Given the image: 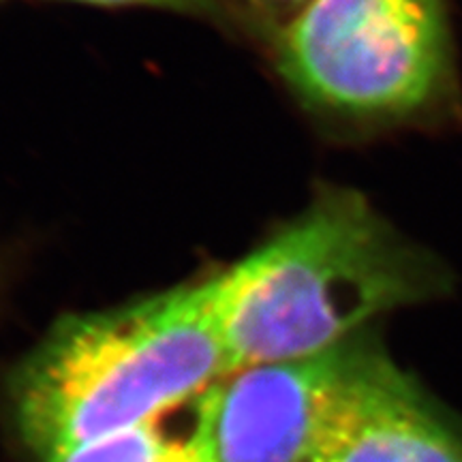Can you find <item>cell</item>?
<instances>
[{
  "mask_svg": "<svg viewBox=\"0 0 462 462\" xmlns=\"http://www.w3.org/2000/svg\"><path fill=\"white\" fill-rule=\"evenodd\" d=\"M317 462H462V415L357 334Z\"/></svg>",
  "mask_w": 462,
  "mask_h": 462,
  "instance_id": "cell-5",
  "label": "cell"
},
{
  "mask_svg": "<svg viewBox=\"0 0 462 462\" xmlns=\"http://www.w3.org/2000/svg\"><path fill=\"white\" fill-rule=\"evenodd\" d=\"M231 373L208 276L67 315L9 377V411L37 462L161 418Z\"/></svg>",
  "mask_w": 462,
  "mask_h": 462,
  "instance_id": "cell-2",
  "label": "cell"
},
{
  "mask_svg": "<svg viewBox=\"0 0 462 462\" xmlns=\"http://www.w3.org/2000/svg\"><path fill=\"white\" fill-rule=\"evenodd\" d=\"M274 58L296 95L349 123L413 125L458 106L446 0H306Z\"/></svg>",
  "mask_w": 462,
  "mask_h": 462,
  "instance_id": "cell-3",
  "label": "cell"
},
{
  "mask_svg": "<svg viewBox=\"0 0 462 462\" xmlns=\"http://www.w3.org/2000/svg\"><path fill=\"white\" fill-rule=\"evenodd\" d=\"M201 396L146 424L73 448L48 462H212Z\"/></svg>",
  "mask_w": 462,
  "mask_h": 462,
  "instance_id": "cell-6",
  "label": "cell"
},
{
  "mask_svg": "<svg viewBox=\"0 0 462 462\" xmlns=\"http://www.w3.org/2000/svg\"><path fill=\"white\" fill-rule=\"evenodd\" d=\"M246 3L257 5V7H268V9H293L302 7L306 0H246Z\"/></svg>",
  "mask_w": 462,
  "mask_h": 462,
  "instance_id": "cell-8",
  "label": "cell"
},
{
  "mask_svg": "<svg viewBox=\"0 0 462 462\" xmlns=\"http://www.w3.org/2000/svg\"><path fill=\"white\" fill-rule=\"evenodd\" d=\"M356 338L300 360L240 368L208 388L201 407L212 462H317Z\"/></svg>",
  "mask_w": 462,
  "mask_h": 462,
  "instance_id": "cell-4",
  "label": "cell"
},
{
  "mask_svg": "<svg viewBox=\"0 0 462 462\" xmlns=\"http://www.w3.org/2000/svg\"><path fill=\"white\" fill-rule=\"evenodd\" d=\"M65 3L97 5V7H146L170 11V14L199 17V20L212 22V24L229 26L234 15L225 0H65Z\"/></svg>",
  "mask_w": 462,
  "mask_h": 462,
  "instance_id": "cell-7",
  "label": "cell"
},
{
  "mask_svg": "<svg viewBox=\"0 0 462 462\" xmlns=\"http://www.w3.org/2000/svg\"><path fill=\"white\" fill-rule=\"evenodd\" d=\"M208 282L234 373L343 345L381 315L441 296L448 274L362 193L328 187Z\"/></svg>",
  "mask_w": 462,
  "mask_h": 462,
  "instance_id": "cell-1",
  "label": "cell"
}]
</instances>
